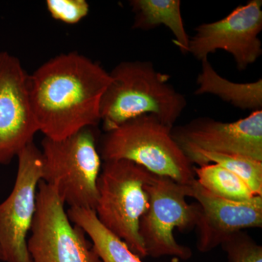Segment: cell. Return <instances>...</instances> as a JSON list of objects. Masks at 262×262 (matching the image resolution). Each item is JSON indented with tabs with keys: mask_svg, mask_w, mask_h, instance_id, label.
<instances>
[{
	"mask_svg": "<svg viewBox=\"0 0 262 262\" xmlns=\"http://www.w3.org/2000/svg\"><path fill=\"white\" fill-rule=\"evenodd\" d=\"M74 225L78 226L91 238L95 251L102 262H143L98 221L94 210L70 208L67 212Z\"/></svg>",
	"mask_w": 262,
	"mask_h": 262,
	"instance_id": "obj_15",
	"label": "cell"
},
{
	"mask_svg": "<svg viewBox=\"0 0 262 262\" xmlns=\"http://www.w3.org/2000/svg\"><path fill=\"white\" fill-rule=\"evenodd\" d=\"M201 72L196 78L194 94H212L234 107L244 110H261L262 80L237 83L222 77L212 67L208 58L201 61Z\"/></svg>",
	"mask_w": 262,
	"mask_h": 262,
	"instance_id": "obj_13",
	"label": "cell"
},
{
	"mask_svg": "<svg viewBox=\"0 0 262 262\" xmlns=\"http://www.w3.org/2000/svg\"><path fill=\"white\" fill-rule=\"evenodd\" d=\"M27 247L32 262H102L87 234L71 222L56 187L40 181Z\"/></svg>",
	"mask_w": 262,
	"mask_h": 262,
	"instance_id": "obj_7",
	"label": "cell"
},
{
	"mask_svg": "<svg viewBox=\"0 0 262 262\" xmlns=\"http://www.w3.org/2000/svg\"><path fill=\"white\" fill-rule=\"evenodd\" d=\"M262 1L250 0L234 8L225 18L201 24L189 38L187 53L198 61L208 58L218 50L233 57L239 71L246 70L262 55Z\"/></svg>",
	"mask_w": 262,
	"mask_h": 262,
	"instance_id": "obj_9",
	"label": "cell"
},
{
	"mask_svg": "<svg viewBox=\"0 0 262 262\" xmlns=\"http://www.w3.org/2000/svg\"><path fill=\"white\" fill-rule=\"evenodd\" d=\"M14 187L0 204V249L3 261L32 262L27 237L36 211L38 185L42 181V155L32 142L18 155Z\"/></svg>",
	"mask_w": 262,
	"mask_h": 262,
	"instance_id": "obj_8",
	"label": "cell"
},
{
	"mask_svg": "<svg viewBox=\"0 0 262 262\" xmlns=\"http://www.w3.org/2000/svg\"><path fill=\"white\" fill-rule=\"evenodd\" d=\"M194 173L196 182L202 187L220 198L243 202L258 196L242 179L217 164L194 166Z\"/></svg>",
	"mask_w": 262,
	"mask_h": 262,
	"instance_id": "obj_16",
	"label": "cell"
},
{
	"mask_svg": "<svg viewBox=\"0 0 262 262\" xmlns=\"http://www.w3.org/2000/svg\"><path fill=\"white\" fill-rule=\"evenodd\" d=\"M221 246L229 262H262V246L244 231L232 234Z\"/></svg>",
	"mask_w": 262,
	"mask_h": 262,
	"instance_id": "obj_18",
	"label": "cell"
},
{
	"mask_svg": "<svg viewBox=\"0 0 262 262\" xmlns=\"http://www.w3.org/2000/svg\"><path fill=\"white\" fill-rule=\"evenodd\" d=\"M29 78L18 58L0 51V165L10 163L39 132L31 107Z\"/></svg>",
	"mask_w": 262,
	"mask_h": 262,
	"instance_id": "obj_10",
	"label": "cell"
},
{
	"mask_svg": "<svg viewBox=\"0 0 262 262\" xmlns=\"http://www.w3.org/2000/svg\"><path fill=\"white\" fill-rule=\"evenodd\" d=\"M171 134L185 155L201 150L244 155L262 162V110L233 122L200 117L173 127Z\"/></svg>",
	"mask_w": 262,
	"mask_h": 262,
	"instance_id": "obj_11",
	"label": "cell"
},
{
	"mask_svg": "<svg viewBox=\"0 0 262 262\" xmlns=\"http://www.w3.org/2000/svg\"><path fill=\"white\" fill-rule=\"evenodd\" d=\"M134 14L133 29L151 30L163 25L173 34V42L183 53H187L188 35L179 0H131L129 2Z\"/></svg>",
	"mask_w": 262,
	"mask_h": 262,
	"instance_id": "obj_14",
	"label": "cell"
},
{
	"mask_svg": "<svg viewBox=\"0 0 262 262\" xmlns=\"http://www.w3.org/2000/svg\"><path fill=\"white\" fill-rule=\"evenodd\" d=\"M146 192L149 207L139 223V234L146 256L189 259L192 250L179 244L173 234L176 228L184 232L195 227L198 205L187 203V185L152 173L146 184Z\"/></svg>",
	"mask_w": 262,
	"mask_h": 262,
	"instance_id": "obj_6",
	"label": "cell"
},
{
	"mask_svg": "<svg viewBox=\"0 0 262 262\" xmlns=\"http://www.w3.org/2000/svg\"><path fill=\"white\" fill-rule=\"evenodd\" d=\"M187 196L198 205L195 228L200 252H210L239 231L262 227V196L229 201L210 192L195 179L187 185Z\"/></svg>",
	"mask_w": 262,
	"mask_h": 262,
	"instance_id": "obj_12",
	"label": "cell"
},
{
	"mask_svg": "<svg viewBox=\"0 0 262 262\" xmlns=\"http://www.w3.org/2000/svg\"><path fill=\"white\" fill-rule=\"evenodd\" d=\"M110 72L77 53L58 55L29 78L31 107L45 137L60 140L101 122V98Z\"/></svg>",
	"mask_w": 262,
	"mask_h": 262,
	"instance_id": "obj_1",
	"label": "cell"
},
{
	"mask_svg": "<svg viewBox=\"0 0 262 262\" xmlns=\"http://www.w3.org/2000/svg\"><path fill=\"white\" fill-rule=\"evenodd\" d=\"M100 106L105 132L141 115H151L168 127L187 106L185 96L170 83V76L149 61L120 62L111 72Z\"/></svg>",
	"mask_w": 262,
	"mask_h": 262,
	"instance_id": "obj_2",
	"label": "cell"
},
{
	"mask_svg": "<svg viewBox=\"0 0 262 262\" xmlns=\"http://www.w3.org/2000/svg\"><path fill=\"white\" fill-rule=\"evenodd\" d=\"M151 174L128 160H111L103 163L98 179V221L140 258L146 256L139 223L149 207L146 184Z\"/></svg>",
	"mask_w": 262,
	"mask_h": 262,
	"instance_id": "obj_4",
	"label": "cell"
},
{
	"mask_svg": "<svg viewBox=\"0 0 262 262\" xmlns=\"http://www.w3.org/2000/svg\"><path fill=\"white\" fill-rule=\"evenodd\" d=\"M46 6L53 18L67 24L78 23L90 10L85 0H48Z\"/></svg>",
	"mask_w": 262,
	"mask_h": 262,
	"instance_id": "obj_19",
	"label": "cell"
},
{
	"mask_svg": "<svg viewBox=\"0 0 262 262\" xmlns=\"http://www.w3.org/2000/svg\"><path fill=\"white\" fill-rule=\"evenodd\" d=\"M42 181L56 187L70 208L95 210L101 158L94 127H86L60 140L42 141Z\"/></svg>",
	"mask_w": 262,
	"mask_h": 262,
	"instance_id": "obj_5",
	"label": "cell"
},
{
	"mask_svg": "<svg viewBox=\"0 0 262 262\" xmlns=\"http://www.w3.org/2000/svg\"><path fill=\"white\" fill-rule=\"evenodd\" d=\"M188 159L198 166L214 163L242 179L256 195L262 196V162L239 155L198 151L187 153Z\"/></svg>",
	"mask_w": 262,
	"mask_h": 262,
	"instance_id": "obj_17",
	"label": "cell"
},
{
	"mask_svg": "<svg viewBox=\"0 0 262 262\" xmlns=\"http://www.w3.org/2000/svg\"><path fill=\"white\" fill-rule=\"evenodd\" d=\"M172 128L154 115L131 119L106 132L100 156L104 162L128 160L151 173L189 185L195 180L194 165L174 140Z\"/></svg>",
	"mask_w": 262,
	"mask_h": 262,
	"instance_id": "obj_3",
	"label": "cell"
},
{
	"mask_svg": "<svg viewBox=\"0 0 262 262\" xmlns=\"http://www.w3.org/2000/svg\"><path fill=\"white\" fill-rule=\"evenodd\" d=\"M0 260L3 261V256H2L1 249H0Z\"/></svg>",
	"mask_w": 262,
	"mask_h": 262,
	"instance_id": "obj_20",
	"label": "cell"
}]
</instances>
